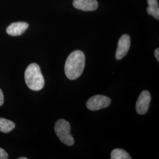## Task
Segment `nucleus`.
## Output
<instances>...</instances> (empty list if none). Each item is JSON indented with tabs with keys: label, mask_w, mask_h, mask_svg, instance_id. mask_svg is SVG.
<instances>
[{
	"label": "nucleus",
	"mask_w": 159,
	"mask_h": 159,
	"mask_svg": "<svg viewBox=\"0 0 159 159\" xmlns=\"http://www.w3.org/2000/svg\"><path fill=\"white\" fill-rule=\"evenodd\" d=\"M85 63V55L83 51H73L68 56L65 63L64 70L66 77L71 80L78 79L83 72Z\"/></svg>",
	"instance_id": "1"
},
{
	"label": "nucleus",
	"mask_w": 159,
	"mask_h": 159,
	"mask_svg": "<svg viewBox=\"0 0 159 159\" xmlns=\"http://www.w3.org/2000/svg\"><path fill=\"white\" fill-rule=\"evenodd\" d=\"M24 79L30 89L33 91H40L44 85V79L40 66L36 63H32L27 67Z\"/></svg>",
	"instance_id": "2"
},
{
	"label": "nucleus",
	"mask_w": 159,
	"mask_h": 159,
	"mask_svg": "<svg viewBox=\"0 0 159 159\" xmlns=\"http://www.w3.org/2000/svg\"><path fill=\"white\" fill-rule=\"evenodd\" d=\"M70 123L64 119L58 120L54 126L56 134L60 141L69 146L74 144V139L70 133Z\"/></svg>",
	"instance_id": "3"
},
{
	"label": "nucleus",
	"mask_w": 159,
	"mask_h": 159,
	"mask_svg": "<svg viewBox=\"0 0 159 159\" xmlns=\"http://www.w3.org/2000/svg\"><path fill=\"white\" fill-rule=\"evenodd\" d=\"M111 99L103 95H96L91 97L86 102L87 107L91 111L99 110L110 106Z\"/></svg>",
	"instance_id": "4"
},
{
	"label": "nucleus",
	"mask_w": 159,
	"mask_h": 159,
	"mask_svg": "<svg viewBox=\"0 0 159 159\" xmlns=\"http://www.w3.org/2000/svg\"><path fill=\"white\" fill-rule=\"evenodd\" d=\"M150 101L151 95L149 91L147 90L143 91L137 101V113L139 114H144L146 113L148 110Z\"/></svg>",
	"instance_id": "5"
},
{
	"label": "nucleus",
	"mask_w": 159,
	"mask_h": 159,
	"mask_svg": "<svg viewBox=\"0 0 159 159\" xmlns=\"http://www.w3.org/2000/svg\"><path fill=\"white\" fill-rule=\"evenodd\" d=\"M130 47V38L129 35H123L118 42V46L116 52L117 60H121L125 57Z\"/></svg>",
	"instance_id": "6"
},
{
	"label": "nucleus",
	"mask_w": 159,
	"mask_h": 159,
	"mask_svg": "<svg viewBox=\"0 0 159 159\" xmlns=\"http://www.w3.org/2000/svg\"><path fill=\"white\" fill-rule=\"evenodd\" d=\"M73 5L77 9L85 11L96 10L98 7L97 0H74Z\"/></svg>",
	"instance_id": "7"
},
{
	"label": "nucleus",
	"mask_w": 159,
	"mask_h": 159,
	"mask_svg": "<svg viewBox=\"0 0 159 159\" xmlns=\"http://www.w3.org/2000/svg\"><path fill=\"white\" fill-rule=\"evenodd\" d=\"M29 27V24L25 22L13 23L7 27L6 31L10 35L18 36L23 34Z\"/></svg>",
	"instance_id": "8"
},
{
	"label": "nucleus",
	"mask_w": 159,
	"mask_h": 159,
	"mask_svg": "<svg viewBox=\"0 0 159 159\" xmlns=\"http://www.w3.org/2000/svg\"><path fill=\"white\" fill-rule=\"evenodd\" d=\"M148 7L147 8L148 14L156 19H159V7L157 0H148Z\"/></svg>",
	"instance_id": "9"
},
{
	"label": "nucleus",
	"mask_w": 159,
	"mask_h": 159,
	"mask_svg": "<svg viewBox=\"0 0 159 159\" xmlns=\"http://www.w3.org/2000/svg\"><path fill=\"white\" fill-rule=\"evenodd\" d=\"M15 124L13 121L9 120L0 117V131L7 133L12 130L15 127Z\"/></svg>",
	"instance_id": "10"
},
{
	"label": "nucleus",
	"mask_w": 159,
	"mask_h": 159,
	"mask_svg": "<svg viewBox=\"0 0 159 159\" xmlns=\"http://www.w3.org/2000/svg\"><path fill=\"white\" fill-rule=\"evenodd\" d=\"M111 159H131V157L130 154L125 150L121 148H116L112 151L111 153Z\"/></svg>",
	"instance_id": "11"
},
{
	"label": "nucleus",
	"mask_w": 159,
	"mask_h": 159,
	"mask_svg": "<svg viewBox=\"0 0 159 159\" xmlns=\"http://www.w3.org/2000/svg\"><path fill=\"white\" fill-rule=\"evenodd\" d=\"M8 159V155L6 151L0 148V159Z\"/></svg>",
	"instance_id": "12"
},
{
	"label": "nucleus",
	"mask_w": 159,
	"mask_h": 159,
	"mask_svg": "<svg viewBox=\"0 0 159 159\" xmlns=\"http://www.w3.org/2000/svg\"><path fill=\"white\" fill-rule=\"evenodd\" d=\"M4 101V94L2 90L0 89V106H1Z\"/></svg>",
	"instance_id": "13"
},
{
	"label": "nucleus",
	"mask_w": 159,
	"mask_h": 159,
	"mask_svg": "<svg viewBox=\"0 0 159 159\" xmlns=\"http://www.w3.org/2000/svg\"><path fill=\"white\" fill-rule=\"evenodd\" d=\"M154 55H155V57L156 58V59L157 60V61H159V48H157L156 49L155 52H154Z\"/></svg>",
	"instance_id": "14"
},
{
	"label": "nucleus",
	"mask_w": 159,
	"mask_h": 159,
	"mask_svg": "<svg viewBox=\"0 0 159 159\" xmlns=\"http://www.w3.org/2000/svg\"><path fill=\"white\" fill-rule=\"evenodd\" d=\"M18 159H27V157H20V158H18Z\"/></svg>",
	"instance_id": "15"
}]
</instances>
